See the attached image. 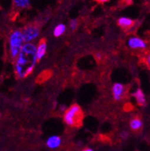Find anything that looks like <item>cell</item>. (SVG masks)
<instances>
[{"label": "cell", "instance_id": "obj_1", "mask_svg": "<svg viewBox=\"0 0 150 151\" xmlns=\"http://www.w3.org/2000/svg\"><path fill=\"white\" fill-rule=\"evenodd\" d=\"M37 60V48L34 45L26 43L15 60V73L19 78H25L32 73Z\"/></svg>", "mask_w": 150, "mask_h": 151}, {"label": "cell", "instance_id": "obj_2", "mask_svg": "<svg viewBox=\"0 0 150 151\" xmlns=\"http://www.w3.org/2000/svg\"><path fill=\"white\" fill-rule=\"evenodd\" d=\"M83 119L84 113L78 104H72L64 114V121L70 127H80L83 124Z\"/></svg>", "mask_w": 150, "mask_h": 151}, {"label": "cell", "instance_id": "obj_3", "mask_svg": "<svg viewBox=\"0 0 150 151\" xmlns=\"http://www.w3.org/2000/svg\"><path fill=\"white\" fill-rule=\"evenodd\" d=\"M24 38L21 31L15 30L9 37V53L12 59H16L24 45Z\"/></svg>", "mask_w": 150, "mask_h": 151}, {"label": "cell", "instance_id": "obj_4", "mask_svg": "<svg viewBox=\"0 0 150 151\" xmlns=\"http://www.w3.org/2000/svg\"><path fill=\"white\" fill-rule=\"evenodd\" d=\"M40 32V29L38 28V25H30L25 27L23 30L22 31L23 38L25 42H29L32 40H34V38H36L38 36Z\"/></svg>", "mask_w": 150, "mask_h": 151}, {"label": "cell", "instance_id": "obj_5", "mask_svg": "<svg viewBox=\"0 0 150 151\" xmlns=\"http://www.w3.org/2000/svg\"><path fill=\"white\" fill-rule=\"evenodd\" d=\"M128 45L133 49H145L146 48V42L139 37H131L128 41Z\"/></svg>", "mask_w": 150, "mask_h": 151}, {"label": "cell", "instance_id": "obj_6", "mask_svg": "<svg viewBox=\"0 0 150 151\" xmlns=\"http://www.w3.org/2000/svg\"><path fill=\"white\" fill-rule=\"evenodd\" d=\"M143 121L139 115H136L130 120L129 127H130V129L134 132H139L143 128Z\"/></svg>", "mask_w": 150, "mask_h": 151}, {"label": "cell", "instance_id": "obj_7", "mask_svg": "<svg viewBox=\"0 0 150 151\" xmlns=\"http://www.w3.org/2000/svg\"><path fill=\"white\" fill-rule=\"evenodd\" d=\"M47 50V42L46 38H42L40 42H38V48H37V60L40 61L46 53Z\"/></svg>", "mask_w": 150, "mask_h": 151}, {"label": "cell", "instance_id": "obj_8", "mask_svg": "<svg viewBox=\"0 0 150 151\" xmlns=\"http://www.w3.org/2000/svg\"><path fill=\"white\" fill-rule=\"evenodd\" d=\"M124 92V86L120 83H115L113 86V94L115 101H120Z\"/></svg>", "mask_w": 150, "mask_h": 151}, {"label": "cell", "instance_id": "obj_9", "mask_svg": "<svg viewBox=\"0 0 150 151\" xmlns=\"http://www.w3.org/2000/svg\"><path fill=\"white\" fill-rule=\"evenodd\" d=\"M117 23L119 26L121 27L122 29H123L124 30H128V29L133 28L134 24H135V22L133 21V19H129V18L121 17L118 19Z\"/></svg>", "mask_w": 150, "mask_h": 151}, {"label": "cell", "instance_id": "obj_10", "mask_svg": "<svg viewBox=\"0 0 150 151\" xmlns=\"http://www.w3.org/2000/svg\"><path fill=\"white\" fill-rule=\"evenodd\" d=\"M133 96L136 100L138 105L141 106V107H143V106L146 105V98H145V94L140 88L137 89L136 91L134 92L133 94Z\"/></svg>", "mask_w": 150, "mask_h": 151}, {"label": "cell", "instance_id": "obj_11", "mask_svg": "<svg viewBox=\"0 0 150 151\" xmlns=\"http://www.w3.org/2000/svg\"><path fill=\"white\" fill-rule=\"evenodd\" d=\"M61 140L60 137L58 136H51L48 138L46 142V144L48 147L51 149H55V148L58 147L60 144H61Z\"/></svg>", "mask_w": 150, "mask_h": 151}, {"label": "cell", "instance_id": "obj_12", "mask_svg": "<svg viewBox=\"0 0 150 151\" xmlns=\"http://www.w3.org/2000/svg\"><path fill=\"white\" fill-rule=\"evenodd\" d=\"M51 75H52V71H50V70L43 71L37 77L36 82L38 83V84H42V83L44 82L45 81L48 80L51 77Z\"/></svg>", "mask_w": 150, "mask_h": 151}, {"label": "cell", "instance_id": "obj_13", "mask_svg": "<svg viewBox=\"0 0 150 151\" xmlns=\"http://www.w3.org/2000/svg\"><path fill=\"white\" fill-rule=\"evenodd\" d=\"M13 6L19 9H26L30 6V0H13Z\"/></svg>", "mask_w": 150, "mask_h": 151}, {"label": "cell", "instance_id": "obj_14", "mask_svg": "<svg viewBox=\"0 0 150 151\" xmlns=\"http://www.w3.org/2000/svg\"><path fill=\"white\" fill-rule=\"evenodd\" d=\"M65 29H66V27L64 24H60V25H57L54 30V35L55 37L61 36V35L65 32Z\"/></svg>", "mask_w": 150, "mask_h": 151}, {"label": "cell", "instance_id": "obj_15", "mask_svg": "<svg viewBox=\"0 0 150 151\" xmlns=\"http://www.w3.org/2000/svg\"><path fill=\"white\" fill-rule=\"evenodd\" d=\"M142 60L146 67L150 70V52H144L143 56L142 57Z\"/></svg>", "mask_w": 150, "mask_h": 151}, {"label": "cell", "instance_id": "obj_16", "mask_svg": "<svg viewBox=\"0 0 150 151\" xmlns=\"http://www.w3.org/2000/svg\"><path fill=\"white\" fill-rule=\"evenodd\" d=\"M133 105L131 103H126L124 105V107H123V110L125 111H127V112H129V111H131L133 110Z\"/></svg>", "mask_w": 150, "mask_h": 151}, {"label": "cell", "instance_id": "obj_17", "mask_svg": "<svg viewBox=\"0 0 150 151\" xmlns=\"http://www.w3.org/2000/svg\"><path fill=\"white\" fill-rule=\"evenodd\" d=\"M70 26L73 30H75L78 27V20L77 19H71L70 22Z\"/></svg>", "mask_w": 150, "mask_h": 151}, {"label": "cell", "instance_id": "obj_18", "mask_svg": "<svg viewBox=\"0 0 150 151\" xmlns=\"http://www.w3.org/2000/svg\"><path fill=\"white\" fill-rule=\"evenodd\" d=\"M120 136H121L122 138H123V139H127L128 137H129V134L126 131H123V132H122L120 134Z\"/></svg>", "mask_w": 150, "mask_h": 151}, {"label": "cell", "instance_id": "obj_19", "mask_svg": "<svg viewBox=\"0 0 150 151\" xmlns=\"http://www.w3.org/2000/svg\"><path fill=\"white\" fill-rule=\"evenodd\" d=\"M95 58L97 60H100L101 58V55L100 53H97L95 55Z\"/></svg>", "mask_w": 150, "mask_h": 151}, {"label": "cell", "instance_id": "obj_20", "mask_svg": "<svg viewBox=\"0 0 150 151\" xmlns=\"http://www.w3.org/2000/svg\"><path fill=\"white\" fill-rule=\"evenodd\" d=\"M96 1L99 2V3H104V2H109L110 0H96Z\"/></svg>", "mask_w": 150, "mask_h": 151}, {"label": "cell", "instance_id": "obj_21", "mask_svg": "<svg viewBox=\"0 0 150 151\" xmlns=\"http://www.w3.org/2000/svg\"><path fill=\"white\" fill-rule=\"evenodd\" d=\"M82 151H93V150L92 149H90V148H85V149H84Z\"/></svg>", "mask_w": 150, "mask_h": 151}]
</instances>
